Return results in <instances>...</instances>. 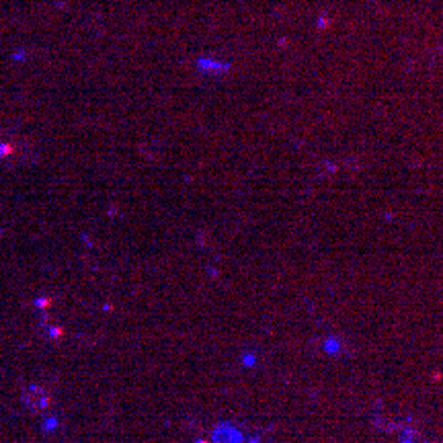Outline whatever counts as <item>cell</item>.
<instances>
[{"instance_id":"6da1fadb","label":"cell","mask_w":443,"mask_h":443,"mask_svg":"<svg viewBox=\"0 0 443 443\" xmlns=\"http://www.w3.org/2000/svg\"><path fill=\"white\" fill-rule=\"evenodd\" d=\"M21 402H23L25 408L31 411V413H44V411H47L49 402H51V397H49V392L44 386L29 384V386H25L23 394H21Z\"/></svg>"}]
</instances>
